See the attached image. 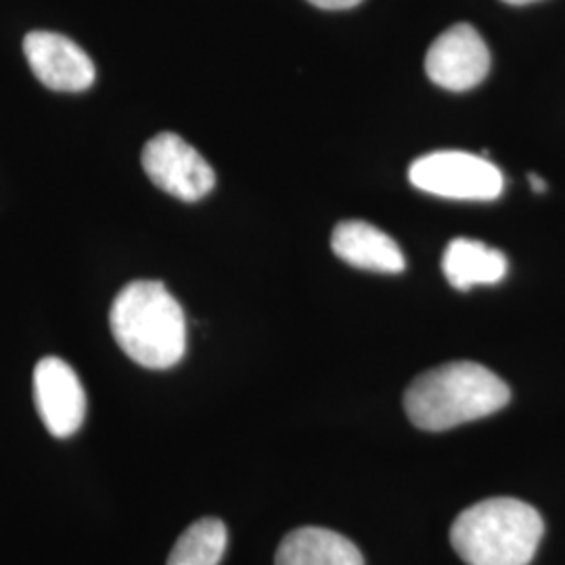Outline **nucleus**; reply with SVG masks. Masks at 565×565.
<instances>
[{
  "mask_svg": "<svg viewBox=\"0 0 565 565\" xmlns=\"http://www.w3.org/2000/svg\"><path fill=\"white\" fill-rule=\"evenodd\" d=\"M511 401L509 385L484 364L446 363L425 371L404 394L411 424L425 431H445L494 415Z\"/></svg>",
  "mask_w": 565,
  "mask_h": 565,
  "instance_id": "obj_1",
  "label": "nucleus"
},
{
  "mask_svg": "<svg viewBox=\"0 0 565 565\" xmlns=\"http://www.w3.org/2000/svg\"><path fill=\"white\" fill-rule=\"evenodd\" d=\"M109 327L124 354L145 369H170L186 352L184 310L160 281L128 282L111 303Z\"/></svg>",
  "mask_w": 565,
  "mask_h": 565,
  "instance_id": "obj_2",
  "label": "nucleus"
},
{
  "mask_svg": "<svg viewBox=\"0 0 565 565\" xmlns=\"http://www.w3.org/2000/svg\"><path fill=\"white\" fill-rule=\"evenodd\" d=\"M545 534V522L532 505L494 497L459 513L450 545L467 565H530Z\"/></svg>",
  "mask_w": 565,
  "mask_h": 565,
  "instance_id": "obj_3",
  "label": "nucleus"
},
{
  "mask_svg": "<svg viewBox=\"0 0 565 565\" xmlns=\"http://www.w3.org/2000/svg\"><path fill=\"white\" fill-rule=\"evenodd\" d=\"M408 181L429 195L463 202H492L505 186V177L494 163L465 151L417 158L408 168Z\"/></svg>",
  "mask_w": 565,
  "mask_h": 565,
  "instance_id": "obj_4",
  "label": "nucleus"
},
{
  "mask_svg": "<svg viewBox=\"0 0 565 565\" xmlns=\"http://www.w3.org/2000/svg\"><path fill=\"white\" fill-rule=\"evenodd\" d=\"M141 162L149 181L182 202H200L216 184L212 166L174 132H162L147 141Z\"/></svg>",
  "mask_w": 565,
  "mask_h": 565,
  "instance_id": "obj_5",
  "label": "nucleus"
},
{
  "mask_svg": "<svg viewBox=\"0 0 565 565\" xmlns=\"http://www.w3.org/2000/svg\"><path fill=\"white\" fill-rule=\"evenodd\" d=\"M425 72L440 88L463 93L486 81L490 51L473 25L455 23L431 42L425 55Z\"/></svg>",
  "mask_w": 565,
  "mask_h": 565,
  "instance_id": "obj_6",
  "label": "nucleus"
},
{
  "mask_svg": "<svg viewBox=\"0 0 565 565\" xmlns=\"http://www.w3.org/2000/svg\"><path fill=\"white\" fill-rule=\"evenodd\" d=\"M34 403L42 424L55 438L74 436L86 417V394L76 371L57 356L34 369Z\"/></svg>",
  "mask_w": 565,
  "mask_h": 565,
  "instance_id": "obj_7",
  "label": "nucleus"
},
{
  "mask_svg": "<svg viewBox=\"0 0 565 565\" xmlns=\"http://www.w3.org/2000/svg\"><path fill=\"white\" fill-rule=\"evenodd\" d=\"M23 53L34 76L51 90L82 93L97 78V70L81 46L55 32H30Z\"/></svg>",
  "mask_w": 565,
  "mask_h": 565,
  "instance_id": "obj_8",
  "label": "nucleus"
},
{
  "mask_svg": "<svg viewBox=\"0 0 565 565\" xmlns=\"http://www.w3.org/2000/svg\"><path fill=\"white\" fill-rule=\"evenodd\" d=\"M331 247L343 263L361 270L396 275L406 268V258L398 243L373 224L361 221L338 224Z\"/></svg>",
  "mask_w": 565,
  "mask_h": 565,
  "instance_id": "obj_9",
  "label": "nucleus"
},
{
  "mask_svg": "<svg viewBox=\"0 0 565 565\" xmlns=\"http://www.w3.org/2000/svg\"><path fill=\"white\" fill-rule=\"evenodd\" d=\"M275 565H364L363 553L342 534L303 525L281 541Z\"/></svg>",
  "mask_w": 565,
  "mask_h": 565,
  "instance_id": "obj_10",
  "label": "nucleus"
},
{
  "mask_svg": "<svg viewBox=\"0 0 565 565\" xmlns=\"http://www.w3.org/2000/svg\"><path fill=\"white\" fill-rule=\"evenodd\" d=\"M507 268L509 264L503 252L473 239H452L443 258L446 279L459 291L503 281Z\"/></svg>",
  "mask_w": 565,
  "mask_h": 565,
  "instance_id": "obj_11",
  "label": "nucleus"
},
{
  "mask_svg": "<svg viewBox=\"0 0 565 565\" xmlns=\"http://www.w3.org/2000/svg\"><path fill=\"white\" fill-rule=\"evenodd\" d=\"M226 543V525L216 518H203L182 532L166 565H218Z\"/></svg>",
  "mask_w": 565,
  "mask_h": 565,
  "instance_id": "obj_12",
  "label": "nucleus"
},
{
  "mask_svg": "<svg viewBox=\"0 0 565 565\" xmlns=\"http://www.w3.org/2000/svg\"><path fill=\"white\" fill-rule=\"evenodd\" d=\"M310 4L324 9V11H343V9H352L356 4H361L363 0H308Z\"/></svg>",
  "mask_w": 565,
  "mask_h": 565,
  "instance_id": "obj_13",
  "label": "nucleus"
},
{
  "mask_svg": "<svg viewBox=\"0 0 565 565\" xmlns=\"http://www.w3.org/2000/svg\"><path fill=\"white\" fill-rule=\"evenodd\" d=\"M527 181L532 184V189L536 191V193H545L546 184L541 177H536V174H530L527 177Z\"/></svg>",
  "mask_w": 565,
  "mask_h": 565,
  "instance_id": "obj_14",
  "label": "nucleus"
},
{
  "mask_svg": "<svg viewBox=\"0 0 565 565\" xmlns=\"http://www.w3.org/2000/svg\"><path fill=\"white\" fill-rule=\"evenodd\" d=\"M507 4H515V7H520V4H530V2H536V0H503Z\"/></svg>",
  "mask_w": 565,
  "mask_h": 565,
  "instance_id": "obj_15",
  "label": "nucleus"
}]
</instances>
